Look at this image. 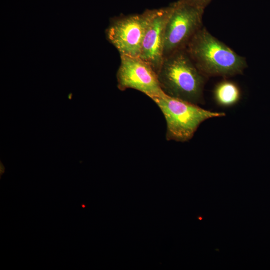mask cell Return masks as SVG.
Returning <instances> with one entry per match:
<instances>
[{"label":"cell","instance_id":"obj_1","mask_svg":"<svg viewBox=\"0 0 270 270\" xmlns=\"http://www.w3.org/2000/svg\"><path fill=\"white\" fill-rule=\"evenodd\" d=\"M186 50L197 68L206 78H225L243 74L246 59L212 35L203 26Z\"/></svg>","mask_w":270,"mask_h":270},{"label":"cell","instance_id":"obj_2","mask_svg":"<svg viewBox=\"0 0 270 270\" xmlns=\"http://www.w3.org/2000/svg\"><path fill=\"white\" fill-rule=\"evenodd\" d=\"M158 74L166 95L197 105L204 104V88L208 78L197 68L186 48L164 58Z\"/></svg>","mask_w":270,"mask_h":270},{"label":"cell","instance_id":"obj_3","mask_svg":"<svg viewBox=\"0 0 270 270\" xmlns=\"http://www.w3.org/2000/svg\"><path fill=\"white\" fill-rule=\"evenodd\" d=\"M152 100L164 115L167 126L166 138L169 141L188 142L202 122L210 118L226 116L224 112L206 110L197 104L166 94Z\"/></svg>","mask_w":270,"mask_h":270},{"label":"cell","instance_id":"obj_4","mask_svg":"<svg viewBox=\"0 0 270 270\" xmlns=\"http://www.w3.org/2000/svg\"><path fill=\"white\" fill-rule=\"evenodd\" d=\"M156 11L157 9L146 10L142 14L110 20L106 30V37L120 56L140 57L146 30Z\"/></svg>","mask_w":270,"mask_h":270},{"label":"cell","instance_id":"obj_5","mask_svg":"<svg viewBox=\"0 0 270 270\" xmlns=\"http://www.w3.org/2000/svg\"><path fill=\"white\" fill-rule=\"evenodd\" d=\"M164 34V58L186 49L196 34L204 26V10L178 0L174 2Z\"/></svg>","mask_w":270,"mask_h":270},{"label":"cell","instance_id":"obj_6","mask_svg":"<svg viewBox=\"0 0 270 270\" xmlns=\"http://www.w3.org/2000/svg\"><path fill=\"white\" fill-rule=\"evenodd\" d=\"M117 72L118 88L122 91L134 89L152 100L166 94L162 90L157 72L140 57L120 56Z\"/></svg>","mask_w":270,"mask_h":270},{"label":"cell","instance_id":"obj_7","mask_svg":"<svg viewBox=\"0 0 270 270\" xmlns=\"http://www.w3.org/2000/svg\"><path fill=\"white\" fill-rule=\"evenodd\" d=\"M174 8L170 6L157 9L146 30L140 57L158 72L164 60L166 26Z\"/></svg>","mask_w":270,"mask_h":270},{"label":"cell","instance_id":"obj_8","mask_svg":"<svg viewBox=\"0 0 270 270\" xmlns=\"http://www.w3.org/2000/svg\"><path fill=\"white\" fill-rule=\"evenodd\" d=\"M214 96L215 102L219 106L228 108L235 105L240 101L241 92L236 84L224 80L216 86Z\"/></svg>","mask_w":270,"mask_h":270},{"label":"cell","instance_id":"obj_9","mask_svg":"<svg viewBox=\"0 0 270 270\" xmlns=\"http://www.w3.org/2000/svg\"><path fill=\"white\" fill-rule=\"evenodd\" d=\"M194 6L205 10L212 0H178Z\"/></svg>","mask_w":270,"mask_h":270}]
</instances>
